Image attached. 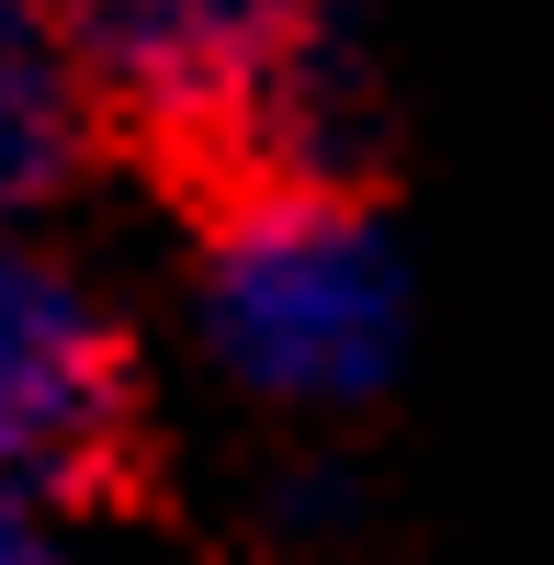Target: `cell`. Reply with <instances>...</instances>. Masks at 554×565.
<instances>
[{
    "instance_id": "4",
    "label": "cell",
    "mask_w": 554,
    "mask_h": 565,
    "mask_svg": "<svg viewBox=\"0 0 554 565\" xmlns=\"http://www.w3.org/2000/svg\"><path fill=\"white\" fill-rule=\"evenodd\" d=\"M90 148H103V125L68 68V34L45 12H0V215L57 204L90 170Z\"/></svg>"
},
{
    "instance_id": "1",
    "label": "cell",
    "mask_w": 554,
    "mask_h": 565,
    "mask_svg": "<svg viewBox=\"0 0 554 565\" xmlns=\"http://www.w3.org/2000/svg\"><path fill=\"white\" fill-rule=\"evenodd\" d=\"M90 125L170 159L204 204L238 193H362V57L260 0H103L68 12Z\"/></svg>"
},
{
    "instance_id": "5",
    "label": "cell",
    "mask_w": 554,
    "mask_h": 565,
    "mask_svg": "<svg viewBox=\"0 0 554 565\" xmlns=\"http://www.w3.org/2000/svg\"><path fill=\"white\" fill-rule=\"evenodd\" d=\"M0 565H57V554H45V532L23 521V509H0Z\"/></svg>"
},
{
    "instance_id": "3",
    "label": "cell",
    "mask_w": 554,
    "mask_h": 565,
    "mask_svg": "<svg viewBox=\"0 0 554 565\" xmlns=\"http://www.w3.org/2000/svg\"><path fill=\"white\" fill-rule=\"evenodd\" d=\"M148 476L136 340L79 271L0 238V509H114Z\"/></svg>"
},
{
    "instance_id": "2",
    "label": "cell",
    "mask_w": 554,
    "mask_h": 565,
    "mask_svg": "<svg viewBox=\"0 0 554 565\" xmlns=\"http://www.w3.org/2000/svg\"><path fill=\"white\" fill-rule=\"evenodd\" d=\"M193 317L249 396L362 407L407 351V271L362 193H238L204 204Z\"/></svg>"
}]
</instances>
